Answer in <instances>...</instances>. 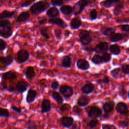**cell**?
<instances>
[{
  "mask_svg": "<svg viewBox=\"0 0 129 129\" xmlns=\"http://www.w3.org/2000/svg\"><path fill=\"white\" fill-rule=\"evenodd\" d=\"M49 3L45 1H38L34 3L30 8L31 13L38 15L43 12L49 7Z\"/></svg>",
  "mask_w": 129,
  "mask_h": 129,
  "instance_id": "6da1fadb",
  "label": "cell"
},
{
  "mask_svg": "<svg viewBox=\"0 0 129 129\" xmlns=\"http://www.w3.org/2000/svg\"><path fill=\"white\" fill-rule=\"evenodd\" d=\"M94 1H79L75 3L73 7V12L74 15H77L81 14L84 10L85 8L89 5L90 3H93Z\"/></svg>",
  "mask_w": 129,
  "mask_h": 129,
  "instance_id": "7a4b0ae2",
  "label": "cell"
},
{
  "mask_svg": "<svg viewBox=\"0 0 129 129\" xmlns=\"http://www.w3.org/2000/svg\"><path fill=\"white\" fill-rule=\"evenodd\" d=\"M79 40L80 42L85 45H87L92 41V38L89 31L82 30L79 33Z\"/></svg>",
  "mask_w": 129,
  "mask_h": 129,
  "instance_id": "3957f363",
  "label": "cell"
},
{
  "mask_svg": "<svg viewBox=\"0 0 129 129\" xmlns=\"http://www.w3.org/2000/svg\"><path fill=\"white\" fill-rule=\"evenodd\" d=\"M29 57V53L26 49H21L16 54L15 60L18 63H23L26 62Z\"/></svg>",
  "mask_w": 129,
  "mask_h": 129,
  "instance_id": "277c9868",
  "label": "cell"
},
{
  "mask_svg": "<svg viewBox=\"0 0 129 129\" xmlns=\"http://www.w3.org/2000/svg\"><path fill=\"white\" fill-rule=\"evenodd\" d=\"M116 111L120 114L127 115L128 114L129 110L127 104L123 102H119L115 107Z\"/></svg>",
  "mask_w": 129,
  "mask_h": 129,
  "instance_id": "5b68a950",
  "label": "cell"
},
{
  "mask_svg": "<svg viewBox=\"0 0 129 129\" xmlns=\"http://www.w3.org/2000/svg\"><path fill=\"white\" fill-rule=\"evenodd\" d=\"M102 115L101 109L96 106H93L91 107L88 112V115L89 117L96 118L99 117Z\"/></svg>",
  "mask_w": 129,
  "mask_h": 129,
  "instance_id": "8992f818",
  "label": "cell"
},
{
  "mask_svg": "<svg viewBox=\"0 0 129 129\" xmlns=\"http://www.w3.org/2000/svg\"><path fill=\"white\" fill-rule=\"evenodd\" d=\"M59 92L67 98H70L73 95V90L72 87L68 85L61 86L59 89Z\"/></svg>",
  "mask_w": 129,
  "mask_h": 129,
  "instance_id": "52a82bcc",
  "label": "cell"
},
{
  "mask_svg": "<svg viewBox=\"0 0 129 129\" xmlns=\"http://www.w3.org/2000/svg\"><path fill=\"white\" fill-rule=\"evenodd\" d=\"M108 49V43L105 41H102L97 44L95 48V51L98 53H104L106 52Z\"/></svg>",
  "mask_w": 129,
  "mask_h": 129,
  "instance_id": "ba28073f",
  "label": "cell"
},
{
  "mask_svg": "<svg viewBox=\"0 0 129 129\" xmlns=\"http://www.w3.org/2000/svg\"><path fill=\"white\" fill-rule=\"evenodd\" d=\"M114 105L115 103L112 100H110L105 102L102 106V108L104 113L107 114L112 112L113 110Z\"/></svg>",
  "mask_w": 129,
  "mask_h": 129,
  "instance_id": "9c48e42d",
  "label": "cell"
},
{
  "mask_svg": "<svg viewBox=\"0 0 129 129\" xmlns=\"http://www.w3.org/2000/svg\"><path fill=\"white\" fill-rule=\"evenodd\" d=\"M29 87V84L24 81H20L16 85V89L20 93L25 92Z\"/></svg>",
  "mask_w": 129,
  "mask_h": 129,
  "instance_id": "30bf717a",
  "label": "cell"
},
{
  "mask_svg": "<svg viewBox=\"0 0 129 129\" xmlns=\"http://www.w3.org/2000/svg\"><path fill=\"white\" fill-rule=\"evenodd\" d=\"M61 125L65 127H70L74 123V118L71 116H63L60 119Z\"/></svg>",
  "mask_w": 129,
  "mask_h": 129,
  "instance_id": "8fae6325",
  "label": "cell"
},
{
  "mask_svg": "<svg viewBox=\"0 0 129 129\" xmlns=\"http://www.w3.org/2000/svg\"><path fill=\"white\" fill-rule=\"evenodd\" d=\"M48 23L51 24L57 25L62 28H65L67 27L66 23L63 21V20L60 18H50L48 20Z\"/></svg>",
  "mask_w": 129,
  "mask_h": 129,
  "instance_id": "7c38bea8",
  "label": "cell"
},
{
  "mask_svg": "<svg viewBox=\"0 0 129 129\" xmlns=\"http://www.w3.org/2000/svg\"><path fill=\"white\" fill-rule=\"evenodd\" d=\"M13 32V30L10 27L8 26L5 28H1L0 35L3 38H8L12 35Z\"/></svg>",
  "mask_w": 129,
  "mask_h": 129,
  "instance_id": "4fadbf2b",
  "label": "cell"
},
{
  "mask_svg": "<svg viewBox=\"0 0 129 129\" xmlns=\"http://www.w3.org/2000/svg\"><path fill=\"white\" fill-rule=\"evenodd\" d=\"M51 109L50 102L48 99H43L41 105V112L43 113L49 112Z\"/></svg>",
  "mask_w": 129,
  "mask_h": 129,
  "instance_id": "5bb4252c",
  "label": "cell"
},
{
  "mask_svg": "<svg viewBox=\"0 0 129 129\" xmlns=\"http://www.w3.org/2000/svg\"><path fill=\"white\" fill-rule=\"evenodd\" d=\"M77 67L82 70H87L90 68L89 63L85 59H79L77 61Z\"/></svg>",
  "mask_w": 129,
  "mask_h": 129,
  "instance_id": "9a60e30c",
  "label": "cell"
},
{
  "mask_svg": "<svg viewBox=\"0 0 129 129\" xmlns=\"http://www.w3.org/2000/svg\"><path fill=\"white\" fill-rule=\"evenodd\" d=\"M95 89V86L91 83H87L85 84L82 88H81V91L82 92L85 94H91L94 90Z\"/></svg>",
  "mask_w": 129,
  "mask_h": 129,
  "instance_id": "2e32d148",
  "label": "cell"
},
{
  "mask_svg": "<svg viewBox=\"0 0 129 129\" xmlns=\"http://www.w3.org/2000/svg\"><path fill=\"white\" fill-rule=\"evenodd\" d=\"M30 18V15L28 11L22 12L16 18L17 22H24L27 21Z\"/></svg>",
  "mask_w": 129,
  "mask_h": 129,
  "instance_id": "e0dca14e",
  "label": "cell"
},
{
  "mask_svg": "<svg viewBox=\"0 0 129 129\" xmlns=\"http://www.w3.org/2000/svg\"><path fill=\"white\" fill-rule=\"evenodd\" d=\"M0 61L1 64L5 66H8L11 65L13 62V57L11 54H8L5 57L2 56L0 59Z\"/></svg>",
  "mask_w": 129,
  "mask_h": 129,
  "instance_id": "ac0fdd59",
  "label": "cell"
},
{
  "mask_svg": "<svg viewBox=\"0 0 129 129\" xmlns=\"http://www.w3.org/2000/svg\"><path fill=\"white\" fill-rule=\"evenodd\" d=\"M46 15L48 17L51 18H57V17L59 15V11L57 8L55 7H51L47 10Z\"/></svg>",
  "mask_w": 129,
  "mask_h": 129,
  "instance_id": "d6986e66",
  "label": "cell"
},
{
  "mask_svg": "<svg viewBox=\"0 0 129 129\" xmlns=\"http://www.w3.org/2000/svg\"><path fill=\"white\" fill-rule=\"evenodd\" d=\"M100 32L102 34L106 36H111L115 33V30L111 27H102L100 29Z\"/></svg>",
  "mask_w": 129,
  "mask_h": 129,
  "instance_id": "ffe728a7",
  "label": "cell"
},
{
  "mask_svg": "<svg viewBox=\"0 0 129 129\" xmlns=\"http://www.w3.org/2000/svg\"><path fill=\"white\" fill-rule=\"evenodd\" d=\"M36 95H37V93L36 91L33 89L29 90L26 98V102L28 103L32 102L34 100L36 96Z\"/></svg>",
  "mask_w": 129,
  "mask_h": 129,
  "instance_id": "44dd1931",
  "label": "cell"
},
{
  "mask_svg": "<svg viewBox=\"0 0 129 129\" xmlns=\"http://www.w3.org/2000/svg\"><path fill=\"white\" fill-rule=\"evenodd\" d=\"M24 74L27 79L29 80L33 79L35 76V72L34 68L32 66L27 67L26 70L24 72Z\"/></svg>",
  "mask_w": 129,
  "mask_h": 129,
  "instance_id": "7402d4cb",
  "label": "cell"
},
{
  "mask_svg": "<svg viewBox=\"0 0 129 129\" xmlns=\"http://www.w3.org/2000/svg\"><path fill=\"white\" fill-rule=\"evenodd\" d=\"M82 25V22L77 18H73L70 22V27L72 29H78Z\"/></svg>",
  "mask_w": 129,
  "mask_h": 129,
  "instance_id": "603a6c76",
  "label": "cell"
},
{
  "mask_svg": "<svg viewBox=\"0 0 129 129\" xmlns=\"http://www.w3.org/2000/svg\"><path fill=\"white\" fill-rule=\"evenodd\" d=\"M17 76V74L15 72L13 71H8L4 73L2 75V78L4 80H10L16 79Z\"/></svg>",
  "mask_w": 129,
  "mask_h": 129,
  "instance_id": "cb8c5ba5",
  "label": "cell"
},
{
  "mask_svg": "<svg viewBox=\"0 0 129 129\" xmlns=\"http://www.w3.org/2000/svg\"><path fill=\"white\" fill-rule=\"evenodd\" d=\"M90 102V99L85 96H80L77 101V104L80 107L87 106Z\"/></svg>",
  "mask_w": 129,
  "mask_h": 129,
  "instance_id": "d4e9b609",
  "label": "cell"
},
{
  "mask_svg": "<svg viewBox=\"0 0 129 129\" xmlns=\"http://www.w3.org/2000/svg\"><path fill=\"white\" fill-rule=\"evenodd\" d=\"M125 36L126 35L122 33H116L110 37V40L111 42H118L122 40L125 37Z\"/></svg>",
  "mask_w": 129,
  "mask_h": 129,
  "instance_id": "484cf974",
  "label": "cell"
},
{
  "mask_svg": "<svg viewBox=\"0 0 129 129\" xmlns=\"http://www.w3.org/2000/svg\"><path fill=\"white\" fill-rule=\"evenodd\" d=\"M15 14V11L10 12L7 10L3 11L0 14V19L4 20L6 18H10L13 17Z\"/></svg>",
  "mask_w": 129,
  "mask_h": 129,
  "instance_id": "4316f807",
  "label": "cell"
},
{
  "mask_svg": "<svg viewBox=\"0 0 129 129\" xmlns=\"http://www.w3.org/2000/svg\"><path fill=\"white\" fill-rule=\"evenodd\" d=\"M52 98L58 103V104H61L63 102V99L60 95V94L56 91H53L52 92L51 94Z\"/></svg>",
  "mask_w": 129,
  "mask_h": 129,
  "instance_id": "83f0119b",
  "label": "cell"
},
{
  "mask_svg": "<svg viewBox=\"0 0 129 129\" xmlns=\"http://www.w3.org/2000/svg\"><path fill=\"white\" fill-rule=\"evenodd\" d=\"M59 10L61 13L65 15H69L73 12V8L69 5H63L61 6Z\"/></svg>",
  "mask_w": 129,
  "mask_h": 129,
  "instance_id": "f1b7e54d",
  "label": "cell"
},
{
  "mask_svg": "<svg viewBox=\"0 0 129 129\" xmlns=\"http://www.w3.org/2000/svg\"><path fill=\"white\" fill-rule=\"evenodd\" d=\"M109 51L111 54L113 55H118L120 54L121 50L120 47L117 44H113L110 46L109 47Z\"/></svg>",
  "mask_w": 129,
  "mask_h": 129,
  "instance_id": "f546056e",
  "label": "cell"
},
{
  "mask_svg": "<svg viewBox=\"0 0 129 129\" xmlns=\"http://www.w3.org/2000/svg\"><path fill=\"white\" fill-rule=\"evenodd\" d=\"M61 65L64 68H68L71 66V58L69 55H65L63 56L62 61Z\"/></svg>",
  "mask_w": 129,
  "mask_h": 129,
  "instance_id": "4dcf8cb0",
  "label": "cell"
},
{
  "mask_svg": "<svg viewBox=\"0 0 129 129\" xmlns=\"http://www.w3.org/2000/svg\"><path fill=\"white\" fill-rule=\"evenodd\" d=\"M124 9V5L122 3H120L116 5L113 9V13L115 16H118L122 13L123 9Z\"/></svg>",
  "mask_w": 129,
  "mask_h": 129,
  "instance_id": "1f68e13d",
  "label": "cell"
},
{
  "mask_svg": "<svg viewBox=\"0 0 129 129\" xmlns=\"http://www.w3.org/2000/svg\"><path fill=\"white\" fill-rule=\"evenodd\" d=\"M120 1L119 0H107L102 2L103 6L107 8H110L113 6L114 4L119 3Z\"/></svg>",
  "mask_w": 129,
  "mask_h": 129,
  "instance_id": "d6a6232c",
  "label": "cell"
},
{
  "mask_svg": "<svg viewBox=\"0 0 129 129\" xmlns=\"http://www.w3.org/2000/svg\"><path fill=\"white\" fill-rule=\"evenodd\" d=\"M91 61L93 63H94L95 64H97V65H98V64L103 62L102 57H101V56H100L99 55H98V54H95L93 56V57L91 59Z\"/></svg>",
  "mask_w": 129,
  "mask_h": 129,
  "instance_id": "836d02e7",
  "label": "cell"
},
{
  "mask_svg": "<svg viewBox=\"0 0 129 129\" xmlns=\"http://www.w3.org/2000/svg\"><path fill=\"white\" fill-rule=\"evenodd\" d=\"M101 57L103 62H109L111 59V55L107 52H105L103 53L101 56Z\"/></svg>",
  "mask_w": 129,
  "mask_h": 129,
  "instance_id": "e575fe53",
  "label": "cell"
},
{
  "mask_svg": "<svg viewBox=\"0 0 129 129\" xmlns=\"http://www.w3.org/2000/svg\"><path fill=\"white\" fill-rule=\"evenodd\" d=\"M120 70H121V69L120 68H115L110 71V75L113 78H117L119 75Z\"/></svg>",
  "mask_w": 129,
  "mask_h": 129,
  "instance_id": "d590c367",
  "label": "cell"
},
{
  "mask_svg": "<svg viewBox=\"0 0 129 129\" xmlns=\"http://www.w3.org/2000/svg\"><path fill=\"white\" fill-rule=\"evenodd\" d=\"M40 34L45 38L48 39L49 38V35L48 34V28L46 27H42L40 29Z\"/></svg>",
  "mask_w": 129,
  "mask_h": 129,
  "instance_id": "8d00e7d4",
  "label": "cell"
},
{
  "mask_svg": "<svg viewBox=\"0 0 129 129\" xmlns=\"http://www.w3.org/2000/svg\"><path fill=\"white\" fill-rule=\"evenodd\" d=\"M10 116V113L7 109L3 108L2 107L0 108V116L8 117Z\"/></svg>",
  "mask_w": 129,
  "mask_h": 129,
  "instance_id": "74e56055",
  "label": "cell"
},
{
  "mask_svg": "<svg viewBox=\"0 0 129 129\" xmlns=\"http://www.w3.org/2000/svg\"><path fill=\"white\" fill-rule=\"evenodd\" d=\"M25 127L27 129H37L36 125L33 121L31 120H29L26 123Z\"/></svg>",
  "mask_w": 129,
  "mask_h": 129,
  "instance_id": "f35d334b",
  "label": "cell"
},
{
  "mask_svg": "<svg viewBox=\"0 0 129 129\" xmlns=\"http://www.w3.org/2000/svg\"><path fill=\"white\" fill-rule=\"evenodd\" d=\"M98 123V120L97 118H93L91 119L89 122L88 123V125L91 128H94L95 127Z\"/></svg>",
  "mask_w": 129,
  "mask_h": 129,
  "instance_id": "ab89813d",
  "label": "cell"
},
{
  "mask_svg": "<svg viewBox=\"0 0 129 129\" xmlns=\"http://www.w3.org/2000/svg\"><path fill=\"white\" fill-rule=\"evenodd\" d=\"M10 24V22L9 20L7 19H4L1 20L0 21V27L1 28H5L6 27L9 26V25Z\"/></svg>",
  "mask_w": 129,
  "mask_h": 129,
  "instance_id": "60d3db41",
  "label": "cell"
},
{
  "mask_svg": "<svg viewBox=\"0 0 129 129\" xmlns=\"http://www.w3.org/2000/svg\"><path fill=\"white\" fill-rule=\"evenodd\" d=\"M90 17L91 20H94L97 18V13L95 9L92 10L90 12Z\"/></svg>",
  "mask_w": 129,
  "mask_h": 129,
  "instance_id": "b9f144b4",
  "label": "cell"
},
{
  "mask_svg": "<svg viewBox=\"0 0 129 129\" xmlns=\"http://www.w3.org/2000/svg\"><path fill=\"white\" fill-rule=\"evenodd\" d=\"M129 122L126 120H120L118 121V126L121 128H126L128 127Z\"/></svg>",
  "mask_w": 129,
  "mask_h": 129,
  "instance_id": "7bdbcfd3",
  "label": "cell"
},
{
  "mask_svg": "<svg viewBox=\"0 0 129 129\" xmlns=\"http://www.w3.org/2000/svg\"><path fill=\"white\" fill-rule=\"evenodd\" d=\"M121 70L124 74H129V64H124L121 67Z\"/></svg>",
  "mask_w": 129,
  "mask_h": 129,
  "instance_id": "ee69618b",
  "label": "cell"
},
{
  "mask_svg": "<svg viewBox=\"0 0 129 129\" xmlns=\"http://www.w3.org/2000/svg\"><path fill=\"white\" fill-rule=\"evenodd\" d=\"M101 126L102 129H117L115 125L110 124H103Z\"/></svg>",
  "mask_w": 129,
  "mask_h": 129,
  "instance_id": "f6af8a7d",
  "label": "cell"
},
{
  "mask_svg": "<svg viewBox=\"0 0 129 129\" xmlns=\"http://www.w3.org/2000/svg\"><path fill=\"white\" fill-rule=\"evenodd\" d=\"M63 3L64 2L62 0H59V1L52 0V1H51L50 2V3L51 4V5L54 6H60L62 4H63Z\"/></svg>",
  "mask_w": 129,
  "mask_h": 129,
  "instance_id": "bcb514c9",
  "label": "cell"
},
{
  "mask_svg": "<svg viewBox=\"0 0 129 129\" xmlns=\"http://www.w3.org/2000/svg\"><path fill=\"white\" fill-rule=\"evenodd\" d=\"M120 29L122 32H129V25H122L120 26Z\"/></svg>",
  "mask_w": 129,
  "mask_h": 129,
  "instance_id": "7dc6e473",
  "label": "cell"
},
{
  "mask_svg": "<svg viewBox=\"0 0 129 129\" xmlns=\"http://www.w3.org/2000/svg\"><path fill=\"white\" fill-rule=\"evenodd\" d=\"M58 87H59V83L56 81L52 82V83L51 84V88L54 90H57Z\"/></svg>",
  "mask_w": 129,
  "mask_h": 129,
  "instance_id": "c3c4849f",
  "label": "cell"
},
{
  "mask_svg": "<svg viewBox=\"0 0 129 129\" xmlns=\"http://www.w3.org/2000/svg\"><path fill=\"white\" fill-rule=\"evenodd\" d=\"M109 82V78L107 76H104L102 80H98L97 81L98 84H99V83H105V84H108Z\"/></svg>",
  "mask_w": 129,
  "mask_h": 129,
  "instance_id": "681fc988",
  "label": "cell"
},
{
  "mask_svg": "<svg viewBox=\"0 0 129 129\" xmlns=\"http://www.w3.org/2000/svg\"><path fill=\"white\" fill-rule=\"evenodd\" d=\"M6 43L2 39H0V49L1 50H4L6 47Z\"/></svg>",
  "mask_w": 129,
  "mask_h": 129,
  "instance_id": "f907efd6",
  "label": "cell"
},
{
  "mask_svg": "<svg viewBox=\"0 0 129 129\" xmlns=\"http://www.w3.org/2000/svg\"><path fill=\"white\" fill-rule=\"evenodd\" d=\"M11 109L17 113H20L22 111V108L21 107H17L15 106H12Z\"/></svg>",
  "mask_w": 129,
  "mask_h": 129,
  "instance_id": "816d5d0a",
  "label": "cell"
},
{
  "mask_svg": "<svg viewBox=\"0 0 129 129\" xmlns=\"http://www.w3.org/2000/svg\"><path fill=\"white\" fill-rule=\"evenodd\" d=\"M33 2H34V1H25L23 4H22L21 5V7H28Z\"/></svg>",
  "mask_w": 129,
  "mask_h": 129,
  "instance_id": "f5cc1de1",
  "label": "cell"
},
{
  "mask_svg": "<svg viewBox=\"0 0 129 129\" xmlns=\"http://www.w3.org/2000/svg\"><path fill=\"white\" fill-rule=\"evenodd\" d=\"M54 33L57 38H59L61 37V31L60 29H55L54 30Z\"/></svg>",
  "mask_w": 129,
  "mask_h": 129,
  "instance_id": "db71d44e",
  "label": "cell"
},
{
  "mask_svg": "<svg viewBox=\"0 0 129 129\" xmlns=\"http://www.w3.org/2000/svg\"><path fill=\"white\" fill-rule=\"evenodd\" d=\"M84 49L88 52H93L94 51H95L94 50V48H93L91 46H88V47H86L84 48Z\"/></svg>",
  "mask_w": 129,
  "mask_h": 129,
  "instance_id": "11a10c76",
  "label": "cell"
},
{
  "mask_svg": "<svg viewBox=\"0 0 129 129\" xmlns=\"http://www.w3.org/2000/svg\"><path fill=\"white\" fill-rule=\"evenodd\" d=\"M46 18H42L40 20H39V24L40 25H43V24H45L46 22H47V21H46Z\"/></svg>",
  "mask_w": 129,
  "mask_h": 129,
  "instance_id": "9f6ffc18",
  "label": "cell"
},
{
  "mask_svg": "<svg viewBox=\"0 0 129 129\" xmlns=\"http://www.w3.org/2000/svg\"><path fill=\"white\" fill-rule=\"evenodd\" d=\"M15 89L14 87H10L8 89V91L10 92H14L15 91Z\"/></svg>",
  "mask_w": 129,
  "mask_h": 129,
  "instance_id": "6f0895ef",
  "label": "cell"
},
{
  "mask_svg": "<svg viewBox=\"0 0 129 129\" xmlns=\"http://www.w3.org/2000/svg\"><path fill=\"white\" fill-rule=\"evenodd\" d=\"M128 98H129V91H128Z\"/></svg>",
  "mask_w": 129,
  "mask_h": 129,
  "instance_id": "680465c9",
  "label": "cell"
},
{
  "mask_svg": "<svg viewBox=\"0 0 129 129\" xmlns=\"http://www.w3.org/2000/svg\"><path fill=\"white\" fill-rule=\"evenodd\" d=\"M128 52H129V48H128Z\"/></svg>",
  "mask_w": 129,
  "mask_h": 129,
  "instance_id": "91938a15",
  "label": "cell"
}]
</instances>
